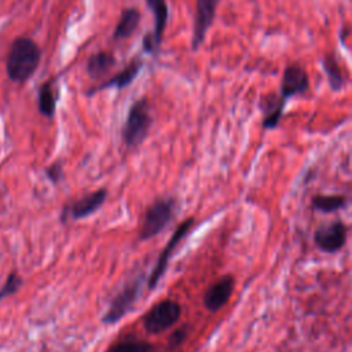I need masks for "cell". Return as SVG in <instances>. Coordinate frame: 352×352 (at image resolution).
Here are the masks:
<instances>
[{"instance_id": "603a6c76", "label": "cell", "mask_w": 352, "mask_h": 352, "mask_svg": "<svg viewBox=\"0 0 352 352\" xmlns=\"http://www.w3.org/2000/svg\"><path fill=\"white\" fill-rule=\"evenodd\" d=\"M45 173H47L48 179H50L52 183L60 182V180H62V176H63L62 164H60V162H54L52 165H50V166L45 169Z\"/></svg>"}, {"instance_id": "7402d4cb", "label": "cell", "mask_w": 352, "mask_h": 352, "mask_svg": "<svg viewBox=\"0 0 352 352\" xmlns=\"http://www.w3.org/2000/svg\"><path fill=\"white\" fill-rule=\"evenodd\" d=\"M188 330H190L188 326H182V327H179L177 330H175V331L170 334L169 340H168V346H169L170 349H175V348L180 346V345L184 342V340L187 338Z\"/></svg>"}, {"instance_id": "8fae6325", "label": "cell", "mask_w": 352, "mask_h": 352, "mask_svg": "<svg viewBox=\"0 0 352 352\" xmlns=\"http://www.w3.org/2000/svg\"><path fill=\"white\" fill-rule=\"evenodd\" d=\"M309 89V78L307 72L297 63L285 67L280 80V98L287 102L293 96L304 95Z\"/></svg>"}, {"instance_id": "7c38bea8", "label": "cell", "mask_w": 352, "mask_h": 352, "mask_svg": "<svg viewBox=\"0 0 352 352\" xmlns=\"http://www.w3.org/2000/svg\"><path fill=\"white\" fill-rule=\"evenodd\" d=\"M234 285L235 280L231 275H224L217 282H214L204 296L205 308L210 312H216L224 307L232 294Z\"/></svg>"}, {"instance_id": "9a60e30c", "label": "cell", "mask_w": 352, "mask_h": 352, "mask_svg": "<svg viewBox=\"0 0 352 352\" xmlns=\"http://www.w3.org/2000/svg\"><path fill=\"white\" fill-rule=\"evenodd\" d=\"M117 63L116 56L109 51H99L92 54L87 60V73L91 78L104 77Z\"/></svg>"}, {"instance_id": "44dd1931", "label": "cell", "mask_w": 352, "mask_h": 352, "mask_svg": "<svg viewBox=\"0 0 352 352\" xmlns=\"http://www.w3.org/2000/svg\"><path fill=\"white\" fill-rule=\"evenodd\" d=\"M21 286H22V278L16 272L8 274L3 286L0 287V301L15 294L21 289Z\"/></svg>"}, {"instance_id": "30bf717a", "label": "cell", "mask_w": 352, "mask_h": 352, "mask_svg": "<svg viewBox=\"0 0 352 352\" xmlns=\"http://www.w3.org/2000/svg\"><path fill=\"white\" fill-rule=\"evenodd\" d=\"M220 4V0H197L195 7V16H194V26H192V38H191V48L195 51L198 50L212 26L216 10Z\"/></svg>"}, {"instance_id": "6da1fadb", "label": "cell", "mask_w": 352, "mask_h": 352, "mask_svg": "<svg viewBox=\"0 0 352 352\" xmlns=\"http://www.w3.org/2000/svg\"><path fill=\"white\" fill-rule=\"evenodd\" d=\"M41 60V48L29 37H16L10 47L6 70L14 82L28 81L37 70Z\"/></svg>"}, {"instance_id": "e0dca14e", "label": "cell", "mask_w": 352, "mask_h": 352, "mask_svg": "<svg viewBox=\"0 0 352 352\" xmlns=\"http://www.w3.org/2000/svg\"><path fill=\"white\" fill-rule=\"evenodd\" d=\"M320 63H322V67L327 76V80H329V85L330 88L337 92V91H341L346 82L344 74H342V70L337 62V59L331 55V54H326L322 59H320Z\"/></svg>"}, {"instance_id": "ac0fdd59", "label": "cell", "mask_w": 352, "mask_h": 352, "mask_svg": "<svg viewBox=\"0 0 352 352\" xmlns=\"http://www.w3.org/2000/svg\"><path fill=\"white\" fill-rule=\"evenodd\" d=\"M52 81H45L44 84H41L40 91H38V100H37V106H38V111L44 116V117H54L55 114V109H56V95L54 92V87H52Z\"/></svg>"}, {"instance_id": "2e32d148", "label": "cell", "mask_w": 352, "mask_h": 352, "mask_svg": "<svg viewBox=\"0 0 352 352\" xmlns=\"http://www.w3.org/2000/svg\"><path fill=\"white\" fill-rule=\"evenodd\" d=\"M140 11L135 7H129L122 10L120 21L117 23V26L114 28L113 32V38L114 40H124L128 38L133 34V32L136 30V28L139 26L140 22Z\"/></svg>"}, {"instance_id": "d6986e66", "label": "cell", "mask_w": 352, "mask_h": 352, "mask_svg": "<svg viewBox=\"0 0 352 352\" xmlns=\"http://www.w3.org/2000/svg\"><path fill=\"white\" fill-rule=\"evenodd\" d=\"M346 204V198L344 195H315L312 198V208L323 212V213H333Z\"/></svg>"}, {"instance_id": "3957f363", "label": "cell", "mask_w": 352, "mask_h": 352, "mask_svg": "<svg viewBox=\"0 0 352 352\" xmlns=\"http://www.w3.org/2000/svg\"><path fill=\"white\" fill-rule=\"evenodd\" d=\"M176 212V201L172 197L157 198L146 210L140 227L139 238L142 241L151 239L160 234L173 219Z\"/></svg>"}, {"instance_id": "4fadbf2b", "label": "cell", "mask_w": 352, "mask_h": 352, "mask_svg": "<svg viewBox=\"0 0 352 352\" xmlns=\"http://www.w3.org/2000/svg\"><path fill=\"white\" fill-rule=\"evenodd\" d=\"M142 67H143V60L140 58H135L122 70L116 73L113 77H110L109 80L103 81L102 84L88 89L87 95L92 96L94 94H96V92H99L102 89H107V88L122 89V88H125V87H128L129 84L133 82V80L138 77V74L142 70Z\"/></svg>"}, {"instance_id": "277c9868", "label": "cell", "mask_w": 352, "mask_h": 352, "mask_svg": "<svg viewBox=\"0 0 352 352\" xmlns=\"http://www.w3.org/2000/svg\"><path fill=\"white\" fill-rule=\"evenodd\" d=\"M143 282H144V276L143 274H140V275H136L133 279L128 280L122 286V289L111 300L109 308L106 309L102 318V322L104 324H113L118 322L133 307V304L138 301L142 293Z\"/></svg>"}, {"instance_id": "ba28073f", "label": "cell", "mask_w": 352, "mask_h": 352, "mask_svg": "<svg viewBox=\"0 0 352 352\" xmlns=\"http://www.w3.org/2000/svg\"><path fill=\"white\" fill-rule=\"evenodd\" d=\"M315 245L326 253L341 250L346 242V227L341 220L319 226L314 232Z\"/></svg>"}, {"instance_id": "5bb4252c", "label": "cell", "mask_w": 352, "mask_h": 352, "mask_svg": "<svg viewBox=\"0 0 352 352\" xmlns=\"http://www.w3.org/2000/svg\"><path fill=\"white\" fill-rule=\"evenodd\" d=\"M287 102H285L280 95L275 92H270L264 95L260 100V109L263 111V128L264 129H275L282 118L285 106Z\"/></svg>"}, {"instance_id": "5b68a950", "label": "cell", "mask_w": 352, "mask_h": 352, "mask_svg": "<svg viewBox=\"0 0 352 352\" xmlns=\"http://www.w3.org/2000/svg\"><path fill=\"white\" fill-rule=\"evenodd\" d=\"M182 308L173 300H162L151 307L143 316V327L148 334H160L180 319Z\"/></svg>"}, {"instance_id": "7a4b0ae2", "label": "cell", "mask_w": 352, "mask_h": 352, "mask_svg": "<svg viewBox=\"0 0 352 352\" xmlns=\"http://www.w3.org/2000/svg\"><path fill=\"white\" fill-rule=\"evenodd\" d=\"M153 124L151 110L146 98L138 99L129 107L125 122L121 129V136L128 147L139 146L148 135Z\"/></svg>"}, {"instance_id": "8992f818", "label": "cell", "mask_w": 352, "mask_h": 352, "mask_svg": "<svg viewBox=\"0 0 352 352\" xmlns=\"http://www.w3.org/2000/svg\"><path fill=\"white\" fill-rule=\"evenodd\" d=\"M194 221H195V220H194L192 217H188V219H186L184 221H182V223L177 226V228H176L175 232L172 234L170 239L168 241V243H166L165 248L162 249L161 254L158 256L157 263H155V265H154V268H153V271H151V274H150V276H148V279H147V286H148V289L153 290V289L158 285L160 279L162 278V275H164V272H165V270H166V267H168V261H169L172 253L175 252V248H176L177 243L188 234V231L192 228Z\"/></svg>"}, {"instance_id": "9c48e42d", "label": "cell", "mask_w": 352, "mask_h": 352, "mask_svg": "<svg viewBox=\"0 0 352 352\" xmlns=\"http://www.w3.org/2000/svg\"><path fill=\"white\" fill-rule=\"evenodd\" d=\"M146 4L153 11V15H154V30L153 33H148L144 36L143 48L146 52L155 55L160 51L164 30L166 28V22L169 18L168 3L166 0H146Z\"/></svg>"}, {"instance_id": "ffe728a7", "label": "cell", "mask_w": 352, "mask_h": 352, "mask_svg": "<svg viewBox=\"0 0 352 352\" xmlns=\"http://www.w3.org/2000/svg\"><path fill=\"white\" fill-rule=\"evenodd\" d=\"M106 352H154V346L143 340L128 338L113 344Z\"/></svg>"}, {"instance_id": "52a82bcc", "label": "cell", "mask_w": 352, "mask_h": 352, "mask_svg": "<svg viewBox=\"0 0 352 352\" xmlns=\"http://www.w3.org/2000/svg\"><path fill=\"white\" fill-rule=\"evenodd\" d=\"M106 198H107L106 188H99L96 191H92L67 204L60 213V219L62 221H67V220H80V219L88 217L89 214L95 213L102 208Z\"/></svg>"}]
</instances>
